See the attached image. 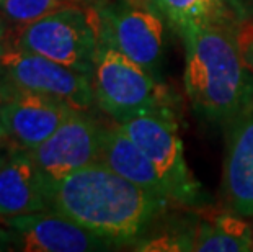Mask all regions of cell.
<instances>
[{"instance_id": "cell-4", "label": "cell", "mask_w": 253, "mask_h": 252, "mask_svg": "<svg viewBox=\"0 0 253 252\" xmlns=\"http://www.w3.org/2000/svg\"><path fill=\"white\" fill-rule=\"evenodd\" d=\"M98 43V18L87 10L66 5L23 26L17 48L91 76Z\"/></svg>"}, {"instance_id": "cell-18", "label": "cell", "mask_w": 253, "mask_h": 252, "mask_svg": "<svg viewBox=\"0 0 253 252\" xmlns=\"http://www.w3.org/2000/svg\"><path fill=\"white\" fill-rule=\"evenodd\" d=\"M229 23H252L253 0H217Z\"/></svg>"}, {"instance_id": "cell-19", "label": "cell", "mask_w": 253, "mask_h": 252, "mask_svg": "<svg viewBox=\"0 0 253 252\" xmlns=\"http://www.w3.org/2000/svg\"><path fill=\"white\" fill-rule=\"evenodd\" d=\"M17 146L10 141V139L5 136V133L2 131V128H0V169L3 167L5 164H7V160L12 157L13 152L17 151Z\"/></svg>"}, {"instance_id": "cell-13", "label": "cell", "mask_w": 253, "mask_h": 252, "mask_svg": "<svg viewBox=\"0 0 253 252\" xmlns=\"http://www.w3.org/2000/svg\"><path fill=\"white\" fill-rule=\"evenodd\" d=\"M100 162L150 194L170 198L157 167L120 125L116 128H105Z\"/></svg>"}, {"instance_id": "cell-17", "label": "cell", "mask_w": 253, "mask_h": 252, "mask_svg": "<svg viewBox=\"0 0 253 252\" xmlns=\"http://www.w3.org/2000/svg\"><path fill=\"white\" fill-rule=\"evenodd\" d=\"M137 251H193V233L164 234L152 241L136 243Z\"/></svg>"}, {"instance_id": "cell-2", "label": "cell", "mask_w": 253, "mask_h": 252, "mask_svg": "<svg viewBox=\"0 0 253 252\" xmlns=\"http://www.w3.org/2000/svg\"><path fill=\"white\" fill-rule=\"evenodd\" d=\"M185 43V89L204 120L232 125L253 111V76L235 31L225 23L191 25Z\"/></svg>"}, {"instance_id": "cell-8", "label": "cell", "mask_w": 253, "mask_h": 252, "mask_svg": "<svg viewBox=\"0 0 253 252\" xmlns=\"http://www.w3.org/2000/svg\"><path fill=\"white\" fill-rule=\"evenodd\" d=\"M75 111L80 110L62 100L10 85L0 87V128L23 151L40 146Z\"/></svg>"}, {"instance_id": "cell-10", "label": "cell", "mask_w": 253, "mask_h": 252, "mask_svg": "<svg viewBox=\"0 0 253 252\" xmlns=\"http://www.w3.org/2000/svg\"><path fill=\"white\" fill-rule=\"evenodd\" d=\"M0 221L12 229L17 251L90 252L110 251L118 246L52 210L20 214Z\"/></svg>"}, {"instance_id": "cell-22", "label": "cell", "mask_w": 253, "mask_h": 252, "mask_svg": "<svg viewBox=\"0 0 253 252\" xmlns=\"http://www.w3.org/2000/svg\"><path fill=\"white\" fill-rule=\"evenodd\" d=\"M3 51H5V25L2 15H0V56L3 54Z\"/></svg>"}, {"instance_id": "cell-1", "label": "cell", "mask_w": 253, "mask_h": 252, "mask_svg": "<svg viewBox=\"0 0 253 252\" xmlns=\"http://www.w3.org/2000/svg\"><path fill=\"white\" fill-rule=\"evenodd\" d=\"M49 210L118 246L136 244L170 198L150 194L96 160L59 180H46Z\"/></svg>"}, {"instance_id": "cell-20", "label": "cell", "mask_w": 253, "mask_h": 252, "mask_svg": "<svg viewBox=\"0 0 253 252\" xmlns=\"http://www.w3.org/2000/svg\"><path fill=\"white\" fill-rule=\"evenodd\" d=\"M0 251H15V238L8 226H0Z\"/></svg>"}, {"instance_id": "cell-7", "label": "cell", "mask_w": 253, "mask_h": 252, "mask_svg": "<svg viewBox=\"0 0 253 252\" xmlns=\"http://www.w3.org/2000/svg\"><path fill=\"white\" fill-rule=\"evenodd\" d=\"M96 18L101 41L157 74L165 52V25L157 10L123 0L100 10Z\"/></svg>"}, {"instance_id": "cell-5", "label": "cell", "mask_w": 253, "mask_h": 252, "mask_svg": "<svg viewBox=\"0 0 253 252\" xmlns=\"http://www.w3.org/2000/svg\"><path fill=\"white\" fill-rule=\"evenodd\" d=\"M118 125L154 162L171 200L183 205L203 203V187L185 160L173 111L139 115Z\"/></svg>"}, {"instance_id": "cell-14", "label": "cell", "mask_w": 253, "mask_h": 252, "mask_svg": "<svg viewBox=\"0 0 253 252\" xmlns=\"http://www.w3.org/2000/svg\"><path fill=\"white\" fill-rule=\"evenodd\" d=\"M252 249L250 224L234 214H220L193 233V251L198 252H249Z\"/></svg>"}, {"instance_id": "cell-12", "label": "cell", "mask_w": 253, "mask_h": 252, "mask_svg": "<svg viewBox=\"0 0 253 252\" xmlns=\"http://www.w3.org/2000/svg\"><path fill=\"white\" fill-rule=\"evenodd\" d=\"M49 210L44 177L23 149L0 169V219Z\"/></svg>"}, {"instance_id": "cell-3", "label": "cell", "mask_w": 253, "mask_h": 252, "mask_svg": "<svg viewBox=\"0 0 253 252\" xmlns=\"http://www.w3.org/2000/svg\"><path fill=\"white\" fill-rule=\"evenodd\" d=\"M95 101L116 123L171 110L169 92L157 77L108 43H98L91 74Z\"/></svg>"}, {"instance_id": "cell-6", "label": "cell", "mask_w": 253, "mask_h": 252, "mask_svg": "<svg viewBox=\"0 0 253 252\" xmlns=\"http://www.w3.org/2000/svg\"><path fill=\"white\" fill-rule=\"evenodd\" d=\"M0 77L5 85L62 100L80 111L95 103L91 76L20 48L0 56Z\"/></svg>"}, {"instance_id": "cell-16", "label": "cell", "mask_w": 253, "mask_h": 252, "mask_svg": "<svg viewBox=\"0 0 253 252\" xmlns=\"http://www.w3.org/2000/svg\"><path fill=\"white\" fill-rule=\"evenodd\" d=\"M71 0H0V15L13 25L26 26L66 7Z\"/></svg>"}, {"instance_id": "cell-15", "label": "cell", "mask_w": 253, "mask_h": 252, "mask_svg": "<svg viewBox=\"0 0 253 252\" xmlns=\"http://www.w3.org/2000/svg\"><path fill=\"white\" fill-rule=\"evenodd\" d=\"M162 17L178 30L201 23H225L229 20L222 13L217 0H147Z\"/></svg>"}, {"instance_id": "cell-9", "label": "cell", "mask_w": 253, "mask_h": 252, "mask_svg": "<svg viewBox=\"0 0 253 252\" xmlns=\"http://www.w3.org/2000/svg\"><path fill=\"white\" fill-rule=\"evenodd\" d=\"M103 133L105 128L85 111H75L46 141L26 152L46 180H59L100 160Z\"/></svg>"}, {"instance_id": "cell-11", "label": "cell", "mask_w": 253, "mask_h": 252, "mask_svg": "<svg viewBox=\"0 0 253 252\" xmlns=\"http://www.w3.org/2000/svg\"><path fill=\"white\" fill-rule=\"evenodd\" d=\"M224 157L222 194L240 216H253V113L229 125Z\"/></svg>"}, {"instance_id": "cell-21", "label": "cell", "mask_w": 253, "mask_h": 252, "mask_svg": "<svg viewBox=\"0 0 253 252\" xmlns=\"http://www.w3.org/2000/svg\"><path fill=\"white\" fill-rule=\"evenodd\" d=\"M240 46H242V51H244L245 62L249 64L250 69H253V33H252V36H250L247 43L240 41Z\"/></svg>"}]
</instances>
